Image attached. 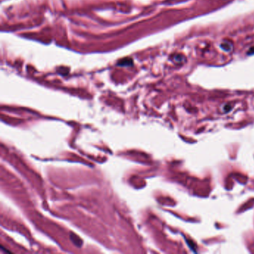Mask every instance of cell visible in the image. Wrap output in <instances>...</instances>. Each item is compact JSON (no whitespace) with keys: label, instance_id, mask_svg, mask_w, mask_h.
I'll list each match as a JSON object with an SVG mask.
<instances>
[{"label":"cell","instance_id":"2","mask_svg":"<svg viewBox=\"0 0 254 254\" xmlns=\"http://www.w3.org/2000/svg\"><path fill=\"white\" fill-rule=\"evenodd\" d=\"M221 48H223L224 50H225V51H227V52H229V51H230L231 50V46L230 44H229V43H222L221 45Z\"/></svg>","mask_w":254,"mask_h":254},{"label":"cell","instance_id":"3","mask_svg":"<svg viewBox=\"0 0 254 254\" xmlns=\"http://www.w3.org/2000/svg\"><path fill=\"white\" fill-rule=\"evenodd\" d=\"M248 55H254V46L250 48V50L248 51Z\"/></svg>","mask_w":254,"mask_h":254},{"label":"cell","instance_id":"1","mask_svg":"<svg viewBox=\"0 0 254 254\" xmlns=\"http://www.w3.org/2000/svg\"><path fill=\"white\" fill-rule=\"evenodd\" d=\"M133 60L130 58H125L121 59L118 62L117 65L119 66H121V67H126V66H131L133 65Z\"/></svg>","mask_w":254,"mask_h":254}]
</instances>
